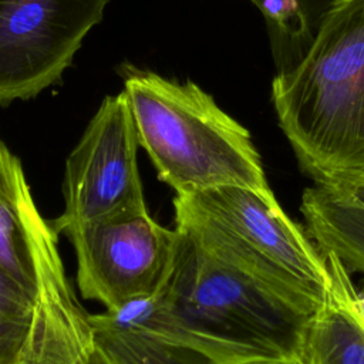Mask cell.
<instances>
[{
    "instance_id": "1",
    "label": "cell",
    "mask_w": 364,
    "mask_h": 364,
    "mask_svg": "<svg viewBox=\"0 0 364 364\" xmlns=\"http://www.w3.org/2000/svg\"><path fill=\"white\" fill-rule=\"evenodd\" d=\"M279 127L316 185L364 182V0H331L272 80Z\"/></svg>"
},
{
    "instance_id": "2",
    "label": "cell",
    "mask_w": 364,
    "mask_h": 364,
    "mask_svg": "<svg viewBox=\"0 0 364 364\" xmlns=\"http://www.w3.org/2000/svg\"><path fill=\"white\" fill-rule=\"evenodd\" d=\"M159 293L192 341L216 364H297L309 314L273 296L213 252L183 220Z\"/></svg>"
},
{
    "instance_id": "3",
    "label": "cell",
    "mask_w": 364,
    "mask_h": 364,
    "mask_svg": "<svg viewBox=\"0 0 364 364\" xmlns=\"http://www.w3.org/2000/svg\"><path fill=\"white\" fill-rule=\"evenodd\" d=\"M118 73L139 146L175 195L219 186L269 188L250 132L210 94L192 81L179 82L129 63Z\"/></svg>"
},
{
    "instance_id": "4",
    "label": "cell",
    "mask_w": 364,
    "mask_h": 364,
    "mask_svg": "<svg viewBox=\"0 0 364 364\" xmlns=\"http://www.w3.org/2000/svg\"><path fill=\"white\" fill-rule=\"evenodd\" d=\"M172 203L175 219L273 296L309 316L324 301L327 257L270 188L219 186L175 195Z\"/></svg>"
},
{
    "instance_id": "5",
    "label": "cell",
    "mask_w": 364,
    "mask_h": 364,
    "mask_svg": "<svg viewBox=\"0 0 364 364\" xmlns=\"http://www.w3.org/2000/svg\"><path fill=\"white\" fill-rule=\"evenodd\" d=\"M0 269L24 289L36 309L26 364H88L90 313L65 273L57 230L36 205L20 158L1 138Z\"/></svg>"
},
{
    "instance_id": "6",
    "label": "cell",
    "mask_w": 364,
    "mask_h": 364,
    "mask_svg": "<svg viewBox=\"0 0 364 364\" xmlns=\"http://www.w3.org/2000/svg\"><path fill=\"white\" fill-rule=\"evenodd\" d=\"M138 146L125 91L107 95L65 159L64 209L51 220L58 235L80 223L148 212Z\"/></svg>"
},
{
    "instance_id": "7",
    "label": "cell",
    "mask_w": 364,
    "mask_h": 364,
    "mask_svg": "<svg viewBox=\"0 0 364 364\" xmlns=\"http://www.w3.org/2000/svg\"><path fill=\"white\" fill-rule=\"evenodd\" d=\"M109 0H0V105L60 82Z\"/></svg>"
},
{
    "instance_id": "8",
    "label": "cell",
    "mask_w": 364,
    "mask_h": 364,
    "mask_svg": "<svg viewBox=\"0 0 364 364\" xmlns=\"http://www.w3.org/2000/svg\"><path fill=\"white\" fill-rule=\"evenodd\" d=\"M63 235L77 257V287L87 300L117 309L164 286L176 250L178 232L149 212L80 223Z\"/></svg>"
},
{
    "instance_id": "9",
    "label": "cell",
    "mask_w": 364,
    "mask_h": 364,
    "mask_svg": "<svg viewBox=\"0 0 364 364\" xmlns=\"http://www.w3.org/2000/svg\"><path fill=\"white\" fill-rule=\"evenodd\" d=\"M88 318V364H216L182 330L159 291Z\"/></svg>"
},
{
    "instance_id": "10",
    "label": "cell",
    "mask_w": 364,
    "mask_h": 364,
    "mask_svg": "<svg viewBox=\"0 0 364 364\" xmlns=\"http://www.w3.org/2000/svg\"><path fill=\"white\" fill-rule=\"evenodd\" d=\"M324 253V252H323ZM330 283L321 306L310 317L297 364H364V318L347 267L324 253Z\"/></svg>"
},
{
    "instance_id": "11",
    "label": "cell",
    "mask_w": 364,
    "mask_h": 364,
    "mask_svg": "<svg viewBox=\"0 0 364 364\" xmlns=\"http://www.w3.org/2000/svg\"><path fill=\"white\" fill-rule=\"evenodd\" d=\"M300 210L320 250L334 255L348 272L364 274V208L316 185L304 191Z\"/></svg>"
},
{
    "instance_id": "12",
    "label": "cell",
    "mask_w": 364,
    "mask_h": 364,
    "mask_svg": "<svg viewBox=\"0 0 364 364\" xmlns=\"http://www.w3.org/2000/svg\"><path fill=\"white\" fill-rule=\"evenodd\" d=\"M36 331V309L24 289L0 269V364H26Z\"/></svg>"
},
{
    "instance_id": "13",
    "label": "cell",
    "mask_w": 364,
    "mask_h": 364,
    "mask_svg": "<svg viewBox=\"0 0 364 364\" xmlns=\"http://www.w3.org/2000/svg\"><path fill=\"white\" fill-rule=\"evenodd\" d=\"M255 4L282 36L297 41L310 34L307 16L299 0H255Z\"/></svg>"
},
{
    "instance_id": "14",
    "label": "cell",
    "mask_w": 364,
    "mask_h": 364,
    "mask_svg": "<svg viewBox=\"0 0 364 364\" xmlns=\"http://www.w3.org/2000/svg\"><path fill=\"white\" fill-rule=\"evenodd\" d=\"M318 186L327 189L330 193L348 203L364 208V182H340Z\"/></svg>"
},
{
    "instance_id": "15",
    "label": "cell",
    "mask_w": 364,
    "mask_h": 364,
    "mask_svg": "<svg viewBox=\"0 0 364 364\" xmlns=\"http://www.w3.org/2000/svg\"><path fill=\"white\" fill-rule=\"evenodd\" d=\"M357 306H358V310L364 318V293H358V297H357Z\"/></svg>"
},
{
    "instance_id": "16",
    "label": "cell",
    "mask_w": 364,
    "mask_h": 364,
    "mask_svg": "<svg viewBox=\"0 0 364 364\" xmlns=\"http://www.w3.org/2000/svg\"><path fill=\"white\" fill-rule=\"evenodd\" d=\"M250 1H252V3H255V0H250Z\"/></svg>"
}]
</instances>
